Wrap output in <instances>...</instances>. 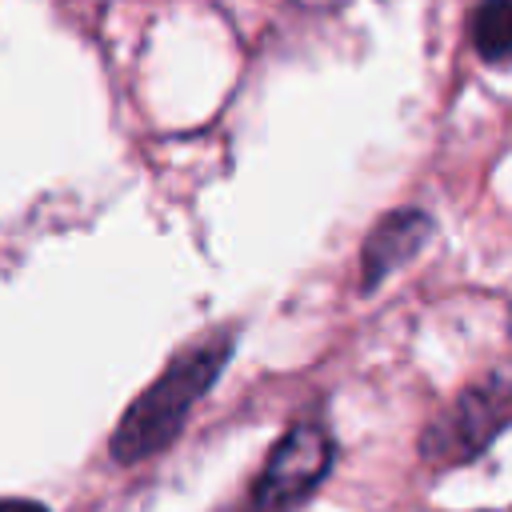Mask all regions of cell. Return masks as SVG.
I'll use <instances>...</instances> for the list:
<instances>
[{
  "label": "cell",
  "instance_id": "obj_1",
  "mask_svg": "<svg viewBox=\"0 0 512 512\" xmlns=\"http://www.w3.org/2000/svg\"><path fill=\"white\" fill-rule=\"evenodd\" d=\"M232 356V336L216 332L204 344L184 348L120 416L116 432H112V456L120 464H136L156 456L160 448L172 444V436L184 428L188 408L212 388V380L220 376V368Z\"/></svg>",
  "mask_w": 512,
  "mask_h": 512
},
{
  "label": "cell",
  "instance_id": "obj_2",
  "mask_svg": "<svg viewBox=\"0 0 512 512\" xmlns=\"http://www.w3.org/2000/svg\"><path fill=\"white\" fill-rule=\"evenodd\" d=\"M332 456H336V448H332V436L324 424H316V420L292 424L276 440V448L256 480L248 512H292L324 484Z\"/></svg>",
  "mask_w": 512,
  "mask_h": 512
},
{
  "label": "cell",
  "instance_id": "obj_3",
  "mask_svg": "<svg viewBox=\"0 0 512 512\" xmlns=\"http://www.w3.org/2000/svg\"><path fill=\"white\" fill-rule=\"evenodd\" d=\"M512 420V388L504 380H480L456 396V404L424 432L420 452L432 464H460L488 448V440Z\"/></svg>",
  "mask_w": 512,
  "mask_h": 512
},
{
  "label": "cell",
  "instance_id": "obj_4",
  "mask_svg": "<svg viewBox=\"0 0 512 512\" xmlns=\"http://www.w3.org/2000/svg\"><path fill=\"white\" fill-rule=\"evenodd\" d=\"M432 232V220L416 208H400V212H388L372 236L364 240V276L360 284L364 288H376L392 268H400L408 256H416V248L428 240Z\"/></svg>",
  "mask_w": 512,
  "mask_h": 512
},
{
  "label": "cell",
  "instance_id": "obj_5",
  "mask_svg": "<svg viewBox=\"0 0 512 512\" xmlns=\"http://www.w3.org/2000/svg\"><path fill=\"white\" fill-rule=\"evenodd\" d=\"M472 48L488 64H512V0H480L468 24Z\"/></svg>",
  "mask_w": 512,
  "mask_h": 512
},
{
  "label": "cell",
  "instance_id": "obj_6",
  "mask_svg": "<svg viewBox=\"0 0 512 512\" xmlns=\"http://www.w3.org/2000/svg\"><path fill=\"white\" fill-rule=\"evenodd\" d=\"M0 512H48V508H44V504H36V500L8 496V500H0Z\"/></svg>",
  "mask_w": 512,
  "mask_h": 512
}]
</instances>
